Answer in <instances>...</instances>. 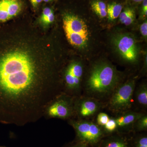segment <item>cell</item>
I'll return each instance as SVG.
<instances>
[{
  "label": "cell",
  "mask_w": 147,
  "mask_h": 147,
  "mask_svg": "<svg viewBox=\"0 0 147 147\" xmlns=\"http://www.w3.org/2000/svg\"><path fill=\"white\" fill-rule=\"evenodd\" d=\"M131 137V147H147V135L145 132L133 133Z\"/></svg>",
  "instance_id": "obj_16"
},
{
  "label": "cell",
  "mask_w": 147,
  "mask_h": 147,
  "mask_svg": "<svg viewBox=\"0 0 147 147\" xmlns=\"http://www.w3.org/2000/svg\"><path fill=\"white\" fill-rule=\"evenodd\" d=\"M147 130V113L140 117L134 123L133 127V133L145 132Z\"/></svg>",
  "instance_id": "obj_17"
},
{
  "label": "cell",
  "mask_w": 147,
  "mask_h": 147,
  "mask_svg": "<svg viewBox=\"0 0 147 147\" xmlns=\"http://www.w3.org/2000/svg\"><path fill=\"white\" fill-rule=\"evenodd\" d=\"M42 1H43L44 2L49 3L54 1V0H42Z\"/></svg>",
  "instance_id": "obj_26"
},
{
  "label": "cell",
  "mask_w": 147,
  "mask_h": 147,
  "mask_svg": "<svg viewBox=\"0 0 147 147\" xmlns=\"http://www.w3.org/2000/svg\"><path fill=\"white\" fill-rule=\"evenodd\" d=\"M31 4L34 8H36L43 1L42 0H29Z\"/></svg>",
  "instance_id": "obj_23"
},
{
  "label": "cell",
  "mask_w": 147,
  "mask_h": 147,
  "mask_svg": "<svg viewBox=\"0 0 147 147\" xmlns=\"http://www.w3.org/2000/svg\"><path fill=\"white\" fill-rule=\"evenodd\" d=\"M125 79L124 74L113 64L106 61L97 62L85 73L82 95L95 98L105 105L114 90Z\"/></svg>",
  "instance_id": "obj_1"
},
{
  "label": "cell",
  "mask_w": 147,
  "mask_h": 147,
  "mask_svg": "<svg viewBox=\"0 0 147 147\" xmlns=\"http://www.w3.org/2000/svg\"><path fill=\"white\" fill-rule=\"evenodd\" d=\"M137 77L125 79L113 92L105 104L104 110L110 116H115L133 110V94Z\"/></svg>",
  "instance_id": "obj_2"
},
{
  "label": "cell",
  "mask_w": 147,
  "mask_h": 147,
  "mask_svg": "<svg viewBox=\"0 0 147 147\" xmlns=\"http://www.w3.org/2000/svg\"><path fill=\"white\" fill-rule=\"evenodd\" d=\"M68 123L75 130L78 141L83 142L89 147H97L106 136L103 129L92 120L71 119Z\"/></svg>",
  "instance_id": "obj_5"
},
{
  "label": "cell",
  "mask_w": 147,
  "mask_h": 147,
  "mask_svg": "<svg viewBox=\"0 0 147 147\" xmlns=\"http://www.w3.org/2000/svg\"><path fill=\"white\" fill-rule=\"evenodd\" d=\"M123 4L117 1L107 3V16L108 21L112 22L119 18L124 7Z\"/></svg>",
  "instance_id": "obj_14"
},
{
  "label": "cell",
  "mask_w": 147,
  "mask_h": 147,
  "mask_svg": "<svg viewBox=\"0 0 147 147\" xmlns=\"http://www.w3.org/2000/svg\"><path fill=\"white\" fill-rule=\"evenodd\" d=\"M136 17V7L131 4H128L124 6L119 18L122 24L129 26L134 23Z\"/></svg>",
  "instance_id": "obj_13"
},
{
  "label": "cell",
  "mask_w": 147,
  "mask_h": 147,
  "mask_svg": "<svg viewBox=\"0 0 147 147\" xmlns=\"http://www.w3.org/2000/svg\"><path fill=\"white\" fill-rule=\"evenodd\" d=\"M85 67L80 61H73L69 64L62 73L63 92L74 97L82 95Z\"/></svg>",
  "instance_id": "obj_4"
},
{
  "label": "cell",
  "mask_w": 147,
  "mask_h": 147,
  "mask_svg": "<svg viewBox=\"0 0 147 147\" xmlns=\"http://www.w3.org/2000/svg\"><path fill=\"white\" fill-rule=\"evenodd\" d=\"M140 5L139 16L141 19L144 20L147 17V0H144Z\"/></svg>",
  "instance_id": "obj_20"
},
{
  "label": "cell",
  "mask_w": 147,
  "mask_h": 147,
  "mask_svg": "<svg viewBox=\"0 0 147 147\" xmlns=\"http://www.w3.org/2000/svg\"><path fill=\"white\" fill-rule=\"evenodd\" d=\"M62 16L63 30L69 43L78 49L84 50L87 48L90 33L85 20L71 11H65Z\"/></svg>",
  "instance_id": "obj_3"
},
{
  "label": "cell",
  "mask_w": 147,
  "mask_h": 147,
  "mask_svg": "<svg viewBox=\"0 0 147 147\" xmlns=\"http://www.w3.org/2000/svg\"><path fill=\"white\" fill-rule=\"evenodd\" d=\"M102 128L106 135L117 132V123L113 116H110V119Z\"/></svg>",
  "instance_id": "obj_19"
},
{
  "label": "cell",
  "mask_w": 147,
  "mask_h": 147,
  "mask_svg": "<svg viewBox=\"0 0 147 147\" xmlns=\"http://www.w3.org/2000/svg\"><path fill=\"white\" fill-rule=\"evenodd\" d=\"M140 31L142 36L146 39L147 37V19L144 20V22L140 26Z\"/></svg>",
  "instance_id": "obj_22"
},
{
  "label": "cell",
  "mask_w": 147,
  "mask_h": 147,
  "mask_svg": "<svg viewBox=\"0 0 147 147\" xmlns=\"http://www.w3.org/2000/svg\"><path fill=\"white\" fill-rule=\"evenodd\" d=\"M113 43L116 50L123 60L131 65L137 63L139 49L135 38L128 33L116 35L113 38Z\"/></svg>",
  "instance_id": "obj_7"
},
{
  "label": "cell",
  "mask_w": 147,
  "mask_h": 147,
  "mask_svg": "<svg viewBox=\"0 0 147 147\" xmlns=\"http://www.w3.org/2000/svg\"><path fill=\"white\" fill-rule=\"evenodd\" d=\"M75 97L63 92L47 105L43 117L46 119H58L68 121L74 118Z\"/></svg>",
  "instance_id": "obj_6"
},
{
  "label": "cell",
  "mask_w": 147,
  "mask_h": 147,
  "mask_svg": "<svg viewBox=\"0 0 147 147\" xmlns=\"http://www.w3.org/2000/svg\"><path fill=\"white\" fill-rule=\"evenodd\" d=\"M55 13H54V11H53L49 16L40 21L44 26H48L53 23L55 21Z\"/></svg>",
  "instance_id": "obj_21"
},
{
  "label": "cell",
  "mask_w": 147,
  "mask_h": 147,
  "mask_svg": "<svg viewBox=\"0 0 147 147\" xmlns=\"http://www.w3.org/2000/svg\"><path fill=\"white\" fill-rule=\"evenodd\" d=\"M88 146L86 144H84L83 142H79V141H77L76 143H74L70 146L68 147H88Z\"/></svg>",
  "instance_id": "obj_24"
},
{
  "label": "cell",
  "mask_w": 147,
  "mask_h": 147,
  "mask_svg": "<svg viewBox=\"0 0 147 147\" xmlns=\"http://www.w3.org/2000/svg\"><path fill=\"white\" fill-rule=\"evenodd\" d=\"M24 8L22 0H0V22H4L17 16Z\"/></svg>",
  "instance_id": "obj_10"
},
{
  "label": "cell",
  "mask_w": 147,
  "mask_h": 147,
  "mask_svg": "<svg viewBox=\"0 0 147 147\" xmlns=\"http://www.w3.org/2000/svg\"><path fill=\"white\" fill-rule=\"evenodd\" d=\"M110 115L106 112L102 111L96 115L94 121L98 126L103 127L110 119Z\"/></svg>",
  "instance_id": "obj_18"
},
{
  "label": "cell",
  "mask_w": 147,
  "mask_h": 147,
  "mask_svg": "<svg viewBox=\"0 0 147 147\" xmlns=\"http://www.w3.org/2000/svg\"><path fill=\"white\" fill-rule=\"evenodd\" d=\"M127 134L117 131L106 135L97 147H131V137H127Z\"/></svg>",
  "instance_id": "obj_11"
},
{
  "label": "cell",
  "mask_w": 147,
  "mask_h": 147,
  "mask_svg": "<svg viewBox=\"0 0 147 147\" xmlns=\"http://www.w3.org/2000/svg\"><path fill=\"white\" fill-rule=\"evenodd\" d=\"M147 113L131 110L113 116L117 123V132L125 134L133 133L134 123Z\"/></svg>",
  "instance_id": "obj_9"
},
{
  "label": "cell",
  "mask_w": 147,
  "mask_h": 147,
  "mask_svg": "<svg viewBox=\"0 0 147 147\" xmlns=\"http://www.w3.org/2000/svg\"><path fill=\"white\" fill-rule=\"evenodd\" d=\"M132 3L134 4H140L144 0H129Z\"/></svg>",
  "instance_id": "obj_25"
},
{
  "label": "cell",
  "mask_w": 147,
  "mask_h": 147,
  "mask_svg": "<svg viewBox=\"0 0 147 147\" xmlns=\"http://www.w3.org/2000/svg\"><path fill=\"white\" fill-rule=\"evenodd\" d=\"M0 147H5L2 146H0Z\"/></svg>",
  "instance_id": "obj_27"
},
{
  "label": "cell",
  "mask_w": 147,
  "mask_h": 147,
  "mask_svg": "<svg viewBox=\"0 0 147 147\" xmlns=\"http://www.w3.org/2000/svg\"></svg>",
  "instance_id": "obj_28"
},
{
  "label": "cell",
  "mask_w": 147,
  "mask_h": 147,
  "mask_svg": "<svg viewBox=\"0 0 147 147\" xmlns=\"http://www.w3.org/2000/svg\"><path fill=\"white\" fill-rule=\"evenodd\" d=\"M133 110L147 113V84L136 85L133 94Z\"/></svg>",
  "instance_id": "obj_12"
},
{
  "label": "cell",
  "mask_w": 147,
  "mask_h": 147,
  "mask_svg": "<svg viewBox=\"0 0 147 147\" xmlns=\"http://www.w3.org/2000/svg\"><path fill=\"white\" fill-rule=\"evenodd\" d=\"M105 104L91 97L81 95L75 97L74 118L94 120L99 112L104 111Z\"/></svg>",
  "instance_id": "obj_8"
},
{
  "label": "cell",
  "mask_w": 147,
  "mask_h": 147,
  "mask_svg": "<svg viewBox=\"0 0 147 147\" xmlns=\"http://www.w3.org/2000/svg\"><path fill=\"white\" fill-rule=\"evenodd\" d=\"M89 5L92 12L98 18L107 17V3L104 0H90Z\"/></svg>",
  "instance_id": "obj_15"
}]
</instances>
